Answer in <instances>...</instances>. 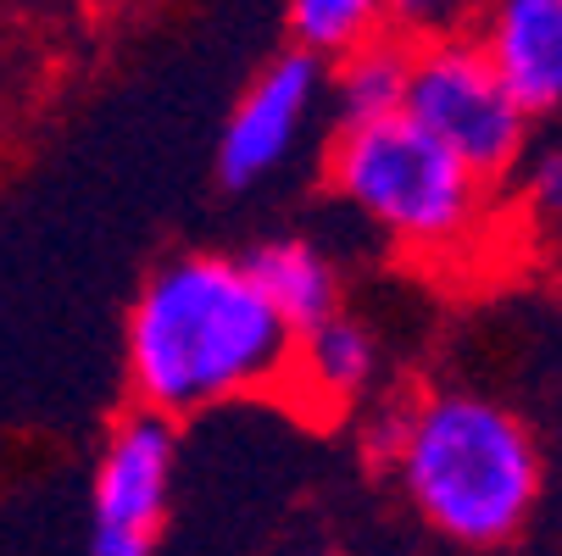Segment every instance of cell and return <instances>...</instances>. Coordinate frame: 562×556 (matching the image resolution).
I'll use <instances>...</instances> for the list:
<instances>
[{
	"instance_id": "7",
	"label": "cell",
	"mask_w": 562,
	"mask_h": 556,
	"mask_svg": "<svg viewBox=\"0 0 562 556\" xmlns=\"http://www.w3.org/2000/svg\"><path fill=\"white\" fill-rule=\"evenodd\" d=\"M379 373H384L379 329L368 324V317H357L351 306H340L335 317H324V324H312L306 334H295L284 395L312 423H335V418L362 412L373 401Z\"/></svg>"
},
{
	"instance_id": "3",
	"label": "cell",
	"mask_w": 562,
	"mask_h": 556,
	"mask_svg": "<svg viewBox=\"0 0 562 556\" xmlns=\"http://www.w3.org/2000/svg\"><path fill=\"white\" fill-rule=\"evenodd\" d=\"M324 184L407 257H457L491 217V190L407 117L335 128Z\"/></svg>"
},
{
	"instance_id": "1",
	"label": "cell",
	"mask_w": 562,
	"mask_h": 556,
	"mask_svg": "<svg viewBox=\"0 0 562 556\" xmlns=\"http://www.w3.org/2000/svg\"><path fill=\"white\" fill-rule=\"evenodd\" d=\"M295 334L228 251L156 262L123 317V378L139 412L168 423L284 389Z\"/></svg>"
},
{
	"instance_id": "4",
	"label": "cell",
	"mask_w": 562,
	"mask_h": 556,
	"mask_svg": "<svg viewBox=\"0 0 562 556\" xmlns=\"http://www.w3.org/2000/svg\"><path fill=\"white\" fill-rule=\"evenodd\" d=\"M401 117L413 128H424L485 190L507 184L524 168L529 134H535V123L513 106L502 78L491 72L485 50L473 45L468 23L429 34V39H413L407 106H401Z\"/></svg>"
},
{
	"instance_id": "11",
	"label": "cell",
	"mask_w": 562,
	"mask_h": 556,
	"mask_svg": "<svg viewBox=\"0 0 562 556\" xmlns=\"http://www.w3.org/2000/svg\"><path fill=\"white\" fill-rule=\"evenodd\" d=\"M379 29H384L379 0H295V7H284V34H290L284 45L312 56L317 67H335Z\"/></svg>"
},
{
	"instance_id": "8",
	"label": "cell",
	"mask_w": 562,
	"mask_h": 556,
	"mask_svg": "<svg viewBox=\"0 0 562 556\" xmlns=\"http://www.w3.org/2000/svg\"><path fill=\"white\" fill-rule=\"evenodd\" d=\"M468 34L529 123L562 112V0H502Z\"/></svg>"
},
{
	"instance_id": "13",
	"label": "cell",
	"mask_w": 562,
	"mask_h": 556,
	"mask_svg": "<svg viewBox=\"0 0 562 556\" xmlns=\"http://www.w3.org/2000/svg\"><path fill=\"white\" fill-rule=\"evenodd\" d=\"M295 556H346V551H329V545H317V551H295Z\"/></svg>"
},
{
	"instance_id": "2",
	"label": "cell",
	"mask_w": 562,
	"mask_h": 556,
	"mask_svg": "<svg viewBox=\"0 0 562 556\" xmlns=\"http://www.w3.org/2000/svg\"><path fill=\"white\" fill-rule=\"evenodd\" d=\"M413 518L457 551H507L529 534L551 490L540 429L491 389H407V423L384 462Z\"/></svg>"
},
{
	"instance_id": "5",
	"label": "cell",
	"mask_w": 562,
	"mask_h": 556,
	"mask_svg": "<svg viewBox=\"0 0 562 556\" xmlns=\"http://www.w3.org/2000/svg\"><path fill=\"white\" fill-rule=\"evenodd\" d=\"M179 490V423L128 407L90 473V556H156Z\"/></svg>"
},
{
	"instance_id": "9",
	"label": "cell",
	"mask_w": 562,
	"mask_h": 556,
	"mask_svg": "<svg viewBox=\"0 0 562 556\" xmlns=\"http://www.w3.org/2000/svg\"><path fill=\"white\" fill-rule=\"evenodd\" d=\"M239 268L251 273V284L262 290V300L279 311L290 334H306L312 324H324L346 306L340 262L306 234H268V240L239 251Z\"/></svg>"
},
{
	"instance_id": "10",
	"label": "cell",
	"mask_w": 562,
	"mask_h": 556,
	"mask_svg": "<svg viewBox=\"0 0 562 556\" xmlns=\"http://www.w3.org/2000/svg\"><path fill=\"white\" fill-rule=\"evenodd\" d=\"M407 61H413V39H401L390 23L368 45L340 56L329 67L335 128H368L401 117V106H407Z\"/></svg>"
},
{
	"instance_id": "6",
	"label": "cell",
	"mask_w": 562,
	"mask_h": 556,
	"mask_svg": "<svg viewBox=\"0 0 562 556\" xmlns=\"http://www.w3.org/2000/svg\"><path fill=\"white\" fill-rule=\"evenodd\" d=\"M329 101V67H317L312 56L301 50H273L251 78L239 101L228 106L223 117V134H217V184L246 195L268 179L284 173V162L301 150L306 128L317 123Z\"/></svg>"
},
{
	"instance_id": "12",
	"label": "cell",
	"mask_w": 562,
	"mask_h": 556,
	"mask_svg": "<svg viewBox=\"0 0 562 556\" xmlns=\"http://www.w3.org/2000/svg\"><path fill=\"white\" fill-rule=\"evenodd\" d=\"M518 201L524 212L540 223V228H557L562 234V139L540 145L524 156L518 168Z\"/></svg>"
}]
</instances>
